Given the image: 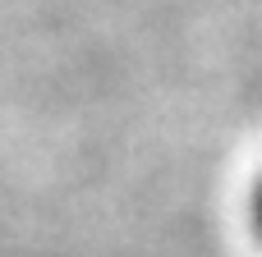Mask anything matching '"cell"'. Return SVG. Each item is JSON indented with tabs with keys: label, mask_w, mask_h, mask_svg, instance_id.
I'll return each mask as SVG.
<instances>
[{
	"label": "cell",
	"mask_w": 262,
	"mask_h": 257,
	"mask_svg": "<svg viewBox=\"0 0 262 257\" xmlns=\"http://www.w3.org/2000/svg\"><path fill=\"white\" fill-rule=\"evenodd\" d=\"M249 225H253V235L262 244V175L253 179V193H249Z\"/></svg>",
	"instance_id": "obj_1"
}]
</instances>
